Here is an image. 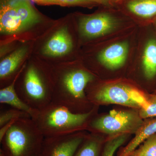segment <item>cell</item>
<instances>
[{
    "mask_svg": "<svg viewBox=\"0 0 156 156\" xmlns=\"http://www.w3.org/2000/svg\"><path fill=\"white\" fill-rule=\"evenodd\" d=\"M59 73L52 81L51 102L65 107L76 113L91 111L87 109L91 102L87 100L85 90L88 84L94 80L93 75L80 69Z\"/></svg>",
    "mask_w": 156,
    "mask_h": 156,
    "instance_id": "obj_1",
    "label": "cell"
},
{
    "mask_svg": "<svg viewBox=\"0 0 156 156\" xmlns=\"http://www.w3.org/2000/svg\"><path fill=\"white\" fill-rule=\"evenodd\" d=\"M94 112L93 108L89 112L76 113L65 107L51 102L37 110L32 119L44 137L61 136L86 128Z\"/></svg>",
    "mask_w": 156,
    "mask_h": 156,
    "instance_id": "obj_2",
    "label": "cell"
},
{
    "mask_svg": "<svg viewBox=\"0 0 156 156\" xmlns=\"http://www.w3.org/2000/svg\"><path fill=\"white\" fill-rule=\"evenodd\" d=\"M44 137L31 118L19 119L0 141V156H40Z\"/></svg>",
    "mask_w": 156,
    "mask_h": 156,
    "instance_id": "obj_3",
    "label": "cell"
},
{
    "mask_svg": "<svg viewBox=\"0 0 156 156\" xmlns=\"http://www.w3.org/2000/svg\"><path fill=\"white\" fill-rule=\"evenodd\" d=\"M33 66L25 70L15 88L20 97L34 109L39 110L52 101L53 83L48 76Z\"/></svg>",
    "mask_w": 156,
    "mask_h": 156,
    "instance_id": "obj_4",
    "label": "cell"
},
{
    "mask_svg": "<svg viewBox=\"0 0 156 156\" xmlns=\"http://www.w3.org/2000/svg\"><path fill=\"white\" fill-rule=\"evenodd\" d=\"M30 0H1L0 31L19 32L41 22L42 17Z\"/></svg>",
    "mask_w": 156,
    "mask_h": 156,
    "instance_id": "obj_5",
    "label": "cell"
},
{
    "mask_svg": "<svg viewBox=\"0 0 156 156\" xmlns=\"http://www.w3.org/2000/svg\"><path fill=\"white\" fill-rule=\"evenodd\" d=\"M133 112L112 110L107 115L91 119L88 127L92 131L110 134H127L135 132L144 122Z\"/></svg>",
    "mask_w": 156,
    "mask_h": 156,
    "instance_id": "obj_6",
    "label": "cell"
},
{
    "mask_svg": "<svg viewBox=\"0 0 156 156\" xmlns=\"http://www.w3.org/2000/svg\"><path fill=\"white\" fill-rule=\"evenodd\" d=\"M87 135L81 131L44 137L39 156H74Z\"/></svg>",
    "mask_w": 156,
    "mask_h": 156,
    "instance_id": "obj_7",
    "label": "cell"
},
{
    "mask_svg": "<svg viewBox=\"0 0 156 156\" xmlns=\"http://www.w3.org/2000/svg\"><path fill=\"white\" fill-rule=\"evenodd\" d=\"M133 89L122 84L109 85L90 94L88 98L91 103L120 105L139 108L132 98Z\"/></svg>",
    "mask_w": 156,
    "mask_h": 156,
    "instance_id": "obj_8",
    "label": "cell"
},
{
    "mask_svg": "<svg viewBox=\"0 0 156 156\" xmlns=\"http://www.w3.org/2000/svg\"><path fill=\"white\" fill-rule=\"evenodd\" d=\"M81 31L89 37H95L110 32L115 27L117 20L109 11H101L90 15L81 16Z\"/></svg>",
    "mask_w": 156,
    "mask_h": 156,
    "instance_id": "obj_9",
    "label": "cell"
},
{
    "mask_svg": "<svg viewBox=\"0 0 156 156\" xmlns=\"http://www.w3.org/2000/svg\"><path fill=\"white\" fill-rule=\"evenodd\" d=\"M128 50V45L126 42L113 44L99 53L98 59L104 66L109 69H118L125 63Z\"/></svg>",
    "mask_w": 156,
    "mask_h": 156,
    "instance_id": "obj_10",
    "label": "cell"
},
{
    "mask_svg": "<svg viewBox=\"0 0 156 156\" xmlns=\"http://www.w3.org/2000/svg\"><path fill=\"white\" fill-rule=\"evenodd\" d=\"M72 47V40L67 28L63 27L51 37L45 45L43 52L46 56H61L69 53Z\"/></svg>",
    "mask_w": 156,
    "mask_h": 156,
    "instance_id": "obj_11",
    "label": "cell"
},
{
    "mask_svg": "<svg viewBox=\"0 0 156 156\" xmlns=\"http://www.w3.org/2000/svg\"><path fill=\"white\" fill-rule=\"evenodd\" d=\"M22 68L14 81L8 86L2 88L0 90V103L8 105L11 108L26 112L30 115L31 118L34 116L37 110L34 109L23 101L17 94L15 88V84L18 76L24 68Z\"/></svg>",
    "mask_w": 156,
    "mask_h": 156,
    "instance_id": "obj_12",
    "label": "cell"
},
{
    "mask_svg": "<svg viewBox=\"0 0 156 156\" xmlns=\"http://www.w3.org/2000/svg\"><path fill=\"white\" fill-rule=\"evenodd\" d=\"M122 5L129 14L146 20H156V0H123Z\"/></svg>",
    "mask_w": 156,
    "mask_h": 156,
    "instance_id": "obj_13",
    "label": "cell"
},
{
    "mask_svg": "<svg viewBox=\"0 0 156 156\" xmlns=\"http://www.w3.org/2000/svg\"><path fill=\"white\" fill-rule=\"evenodd\" d=\"M26 53V48H20L1 62L0 79L2 84L7 81H14L20 72H17V69Z\"/></svg>",
    "mask_w": 156,
    "mask_h": 156,
    "instance_id": "obj_14",
    "label": "cell"
},
{
    "mask_svg": "<svg viewBox=\"0 0 156 156\" xmlns=\"http://www.w3.org/2000/svg\"><path fill=\"white\" fill-rule=\"evenodd\" d=\"M156 133V118L143 122L135 132L134 138L121 150L118 156H128L148 138Z\"/></svg>",
    "mask_w": 156,
    "mask_h": 156,
    "instance_id": "obj_15",
    "label": "cell"
},
{
    "mask_svg": "<svg viewBox=\"0 0 156 156\" xmlns=\"http://www.w3.org/2000/svg\"><path fill=\"white\" fill-rule=\"evenodd\" d=\"M143 67L146 77L148 80L154 79L156 76V38H151L144 50Z\"/></svg>",
    "mask_w": 156,
    "mask_h": 156,
    "instance_id": "obj_16",
    "label": "cell"
},
{
    "mask_svg": "<svg viewBox=\"0 0 156 156\" xmlns=\"http://www.w3.org/2000/svg\"><path fill=\"white\" fill-rule=\"evenodd\" d=\"M105 143L97 135L87 136L74 156H101Z\"/></svg>",
    "mask_w": 156,
    "mask_h": 156,
    "instance_id": "obj_17",
    "label": "cell"
},
{
    "mask_svg": "<svg viewBox=\"0 0 156 156\" xmlns=\"http://www.w3.org/2000/svg\"><path fill=\"white\" fill-rule=\"evenodd\" d=\"M128 156H156V133L148 138Z\"/></svg>",
    "mask_w": 156,
    "mask_h": 156,
    "instance_id": "obj_18",
    "label": "cell"
},
{
    "mask_svg": "<svg viewBox=\"0 0 156 156\" xmlns=\"http://www.w3.org/2000/svg\"><path fill=\"white\" fill-rule=\"evenodd\" d=\"M128 134H122L109 139L104 145L101 156H114L116 151L126 142Z\"/></svg>",
    "mask_w": 156,
    "mask_h": 156,
    "instance_id": "obj_19",
    "label": "cell"
},
{
    "mask_svg": "<svg viewBox=\"0 0 156 156\" xmlns=\"http://www.w3.org/2000/svg\"><path fill=\"white\" fill-rule=\"evenodd\" d=\"M31 118L30 115L26 112L11 108L0 113V128L13 120L23 118Z\"/></svg>",
    "mask_w": 156,
    "mask_h": 156,
    "instance_id": "obj_20",
    "label": "cell"
},
{
    "mask_svg": "<svg viewBox=\"0 0 156 156\" xmlns=\"http://www.w3.org/2000/svg\"><path fill=\"white\" fill-rule=\"evenodd\" d=\"M148 101V105L145 108L140 109L139 115L142 119L156 117V94L151 95Z\"/></svg>",
    "mask_w": 156,
    "mask_h": 156,
    "instance_id": "obj_21",
    "label": "cell"
},
{
    "mask_svg": "<svg viewBox=\"0 0 156 156\" xmlns=\"http://www.w3.org/2000/svg\"><path fill=\"white\" fill-rule=\"evenodd\" d=\"M61 6H81L92 7L101 5L98 0H58Z\"/></svg>",
    "mask_w": 156,
    "mask_h": 156,
    "instance_id": "obj_22",
    "label": "cell"
},
{
    "mask_svg": "<svg viewBox=\"0 0 156 156\" xmlns=\"http://www.w3.org/2000/svg\"><path fill=\"white\" fill-rule=\"evenodd\" d=\"M32 2L36 3L38 5H58L59 3L58 0H30Z\"/></svg>",
    "mask_w": 156,
    "mask_h": 156,
    "instance_id": "obj_23",
    "label": "cell"
},
{
    "mask_svg": "<svg viewBox=\"0 0 156 156\" xmlns=\"http://www.w3.org/2000/svg\"><path fill=\"white\" fill-rule=\"evenodd\" d=\"M102 5L106 7H112L110 3V0H98Z\"/></svg>",
    "mask_w": 156,
    "mask_h": 156,
    "instance_id": "obj_24",
    "label": "cell"
},
{
    "mask_svg": "<svg viewBox=\"0 0 156 156\" xmlns=\"http://www.w3.org/2000/svg\"><path fill=\"white\" fill-rule=\"evenodd\" d=\"M122 1L123 0H110V3L111 5L112 6L115 4H117Z\"/></svg>",
    "mask_w": 156,
    "mask_h": 156,
    "instance_id": "obj_25",
    "label": "cell"
},
{
    "mask_svg": "<svg viewBox=\"0 0 156 156\" xmlns=\"http://www.w3.org/2000/svg\"><path fill=\"white\" fill-rule=\"evenodd\" d=\"M155 23L156 26V20H155Z\"/></svg>",
    "mask_w": 156,
    "mask_h": 156,
    "instance_id": "obj_26",
    "label": "cell"
},
{
    "mask_svg": "<svg viewBox=\"0 0 156 156\" xmlns=\"http://www.w3.org/2000/svg\"><path fill=\"white\" fill-rule=\"evenodd\" d=\"M155 93H156V89L155 91Z\"/></svg>",
    "mask_w": 156,
    "mask_h": 156,
    "instance_id": "obj_27",
    "label": "cell"
},
{
    "mask_svg": "<svg viewBox=\"0 0 156 156\" xmlns=\"http://www.w3.org/2000/svg\"></svg>",
    "mask_w": 156,
    "mask_h": 156,
    "instance_id": "obj_28",
    "label": "cell"
}]
</instances>
